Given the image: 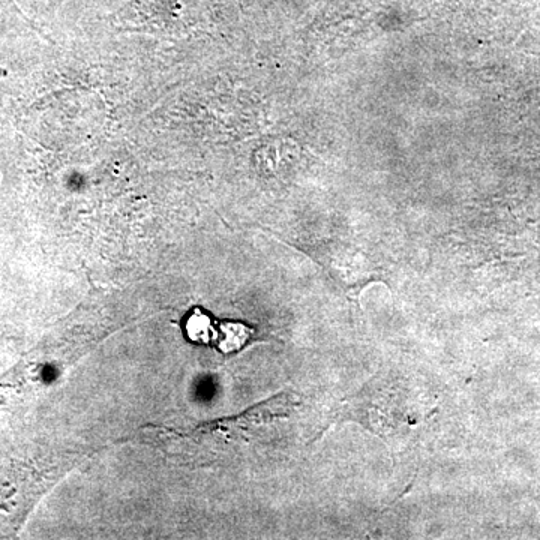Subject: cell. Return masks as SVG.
I'll return each mask as SVG.
<instances>
[{
  "label": "cell",
  "mask_w": 540,
  "mask_h": 540,
  "mask_svg": "<svg viewBox=\"0 0 540 540\" xmlns=\"http://www.w3.org/2000/svg\"><path fill=\"white\" fill-rule=\"evenodd\" d=\"M221 332L222 338L219 339L218 348L222 353L242 350L254 333L251 327L245 326L243 323H233V321L222 323Z\"/></svg>",
  "instance_id": "6da1fadb"
}]
</instances>
